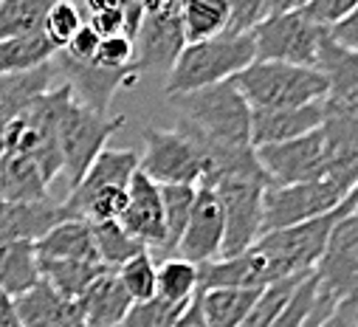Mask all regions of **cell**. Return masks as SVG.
Masks as SVG:
<instances>
[{
	"instance_id": "4",
	"label": "cell",
	"mask_w": 358,
	"mask_h": 327,
	"mask_svg": "<svg viewBox=\"0 0 358 327\" xmlns=\"http://www.w3.org/2000/svg\"><path fill=\"white\" fill-rule=\"evenodd\" d=\"M355 209V192L347 195L333 212L308 220V223H296L288 228H277V231H265L251 249L259 252L268 263V271H271V279H291V277H302L310 274L324 252L330 228L336 226V220L347 212Z\"/></svg>"
},
{
	"instance_id": "36",
	"label": "cell",
	"mask_w": 358,
	"mask_h": 327,
	"mask_svg": "<svg viewBox=\"0 0 358 327\" xmlns=\"http://www.w3.org/2000/svg\"><path fill=\"white\" fill-rule=\"evenodd\" d=\"M82 26H85V20H82V12L73 0H57L43 20V34L51 40V45L57 51H62Z\"/></svg>"
},
{
	"instance_id": "20",
	"label": "cell",
	"mask_w": 358,
	"mask_h": 327,
	"mask_svg": "<svg viewBox=\"0 0 358 327\" xmlns=\"http://www.w3.org/2000/svg\"><path fill=\"white\" fill-rule=\"evenodd\" d=\"M324 122V99L288 110H251V147L299 138Z\"/></svg>"
},
{
	"instance_id": "6",
	"label": "cell",
	"mask_w": 358,
	"mask_h": 327,
	"mask_svg": "<svg viewBox=\"0 0 358 327\" xmlns=\"http://www.w3.org/2000/svg\"><path fill=\"white\" fill-rule=\"evenodd\" d=\"M124 127V116H108L94 108L82 105L68 96L59 113L57 124V144H59V161H62V178L68 189L79 184V178L87 173L94 158L108 147V138Z\"/></svg>"
},
{
	"instance_id": "41",
	"label": "cell",
	"mask_w": 358,
	"mask_h": 327,
	"mask_svg": "<svg viewBox=\"0 0 358 327\" xmlns=\"http://www.w3.org/2000/svg\"><path fill=\"white\" fill-rule=\"evenodd\" d=\"M87 26H91L99 40L105 37H127L124 34V15L122 9H105V12H91V17H87Z\"/></svg>"
},
{
	"instance_id": "31",
	"label": "cell",
	"mask_w": 358,
	"mask_h": 327,
	"mask_svg": "<svg viewBox=\"0 0 358 327\" xmlns=\"http://www.w3.org/2000/svg\"><path fill=\"white\" fill-rule=\"evenodd\" d=\"M54 3L57 0H3L0 3V40L40 31Z\"/></svg>"
},
{
	"instance_id": "17",
	"label": "cell",
	"mask_w": 358,
	"mask_h": 327,
	"mask_svg": "<svg viewBox=\"0 0 358 327\" xmlns=\"http://www.w3.org/2000/svg\"><path fill=\"white\" fill-rule=\"evenodd\" d=\"M138 170V152L136 150H119V147H105L94 164L87 167V173L79 178V184L68 192V198L59 203L68 220H76L79 206L99 189L108 187H127L133 173Z\"/></svg>"
},
{
	"instance_id": "22",
	"label": "cell",
	"mask_w": 358,
	"mask_h": 327,
	"mask_svg": "<svg viewBox=\"0 0 358 327\" xmlns=\"http://www.w3.org/2000/svg\"><path fill=\"white\" fill-rule=\"evenodd\" d=\"M76 302L85 313V327H116L133 305L113 268L99 274Z\"/></svg>"
},
{
	"instance_id": "19",
	"label": "cell",
	"mask_w": 358,
	"mask_h": 327,
	"mask_svg": "<svg viewBox=\"0 0 358 327\" xmlns=\"http://www.w3.org/2000/svg\"><path fill=\"white\" fill-rule=\"evenodd\" d=\"M274 285L268 263L259 252L248 249L234 257H220L215 263L198 266V293L215 288H240V291H259Z\"/></svg>"
},
{
	"instance_id": "30",
	"label": "cell",
	"mask_w": 358,
	"mask_h": 327,
	"mask_svg": "<svg viewBox=\"0 0 358 327\" xmlns=\"http://www.w3.org/2000/svg\"><path fill=\"white\" fill-rule=\"evenodd\" d=\"M155 296L166 302H192L198 296V266L181 257H166L155 266Z\"/></svg>"
},
{
	"instance_id": "21",
	"label": "cell",
	"mask_w": 358,
	"mask_h": 327,
	"mask_svg": "<svg viewBox=\"0 0 358 327\" xmlns=\"http://www.w3.org/2000/svg\"><path fill=\"white\" fill-rule=\"evenodd\" d=\"M62 220L68 217L51 198L37 203H0V240L37 242Z\"/></svg>"
},
{
	"instance_id": "40",
	"label": "cell",
	"mask_w": 358,
	"mask_h": 327,
	"mask_svg": "<svg viewBox=\"0 0 358 327\" xmlns=\"http://www.w3.org/2000/svg\"><path fill=\"white\" fill-rule=\"evenodd\" d=\"M96 48H99V34L91 29V26H82L73 37H71V43L62 48V54L68 57V59H73V62H82V65H91L94 62V54H96Z\"/></svg>"
},
{
	"instance_id": "11",
	"label": "cell",
	"mask_w": 358,
	"mask_h": 327,
	"mask_svg": "<svg viewBox=\"0 0 358 327\" xmlns=\"http://www.w3.org/2000/svg\"><path fill=\"white\" fill-rule=\"evenodd\" d=\"M248 34L254 43V59L313 68L324 29H316L299 12H285L265 17Z\"/></svg>"
},
{
	"instance_id": "18",
	"label": "cell",
	"mask_w": 358,
	"mask_h": 327,
	"mask_svg": "<svg viewBox=\"0 0 358 327\" xmlns=\"http://www.w3.org/2000/svg\"><path fill=\"white\" fill-rule=\"evenodd\" d=\"M15 316L20 327H85L79 302L65 299L43 279L15 296Z\"/></svg>"
},
{
	"instance_id": "16",
	"label": "cell",
	"mask_w": 358,
	"mask_h": 327,
	"mask_svg": "<svg viewBox=\"0 0 358 327\" xmlns=\"http://www.w3.org/2000/svg\"><path fill=\"white\" fill-rule=\"evenodd\" d=\"M122 228L138 240L144 249H164V209L158 184H152L144 173H133L127 184V206L119 217Z\"/></svg>"
},
{
	"instance_id": "29",
	"label": "cell",
	"mask_w": 358,
	"mask_h": 327,
	"mask_svg": "<svg viewBox=\"0 0 358 327\" xmlns=\"http://www.w3.org/2000/svg\"><path fill=\"white\" fill-rule=\"evenodd\" d=\"M195 192H198V187H192V184H164V187H158L161 209H164V252H175L178 240H181V234H184V226L189 220Z\"/></svg>"
},
{
	"instance_id": "39",
	"label": "cell",
	"mask_w": 358,
	"mask_h": 327,
	"mask_svg": "<svg viewBox=\"0 0 358 327\" xmlns=\"http://www.w3.org/2000/svg\"><path fill=\"white\" fill-rule=\"evenodd\" d=\"M96 68H105V71H122V68H130L133 65V40L127 37H105L99 40V48L94 54V62Z\"/></svg>"
},
{
	"instance_id": "42",
	"label": "cell",
	"mask_w": 358,
	"mask_h": 327,
	"mask_svg": "<svg viewBox=\"0 0 358 327\" xmlns=\"http://www.w3.org/2000/svg\"><path fill=\"white\" fill-rule=\"evenodd\" d=\"M324 31H327V37H330L336 45L350 48V51H355V48H358V17H355V12H352V15H347L344 20H338L336 26L324 29Z\"/></svg>"
},
{
	"instance_id": "26",
	"label": "cell",
	"mask_w": 358,
	"mask_h": 327,
	"mask_svg": "<svg viewBox=\"0 0 358 327\" xmlns=\"http://www.w3.org/2000/svg\"><path fill=\"white\" fill-rule=\"evenodd\" d=\"M54 54H57V48L43 34V29L31 31V34L0 40V76L23 73V71H34L40 65H48L54 59Z\"/></svg>"
},
{
	"instance_id": "28",
	"label": "cell",
	"mask_w": 358,
	"mask_h": 327,
	"mask_svg": "<svg viewBox=\"0 0 358 327\" xmlns=\"http://www.w3.org/2000/svg\"><path fill=\"white\" fill-rule=\"evenodd\" d=\"M262 291V288H259ZM259 291H240V288H215L198 293L201 313L206 327H237L248 307L257 302Z\"/></svg>"
},
{
	"instance_id": "46",
	"label": "cell",
	"mask_w": 358,
	"mask_h": 327,
	"mask_svg": "<svg viewBox=\"0 0 358 327\" xmlns=\"http://www.w3.org/2000/svg\"><path fill=\"white\" fill-rule=\"evenodd\" d=\"M330 310H333L330 305H324V302H319V299H316V302H313V310H310V316H308V321H305V327H316L322 319H327V316H330Z\"/></svg>"
},
{
	"instance_id": "1",
	"label": "cell",
	"mask_w": 358,
	"mask_h": 327,
	"mask_svg": "<svg viewBox=\"0 0 358 327\" xmlns=\"http://www.w3.org/2000/svg\"><path fill=\"white\" fill-rule=\"evenodd\" d=\"M169 108L178 113V124L195 141L217 147H251V108L234 88V82L166 96Z\"/></svg>"
},
{
	"instance_id": "9",
	"label": "cell",
	"mask_w": 358,
	"mask_h": 327,
	"mask_svg": "<svg viewBox=\"0 0 358 327\" xmlns=\"http://www.w3.org/2000/svg\"><path fill=\"white\" fill-rule=\"evenodd\" d=\"M316 299L336 307L341 299L355 296L358 282V215H341L330 228L327 245L313 268Z\"/></svg>"
},
{
	"instance_id": "49",
	"label": "cell",
	"mask_w": 358,
	"mask_h": 327,
	"mask_svg": "<svg viewBox=\"0 0 358 327\" xmlns=\"http://www.w3.org/2000/svg\"><path fill=\"white\" fill-rule=\"evenodd\" d=\"M136 3L141 6L144 15H155V12H161V9L169 3V0H136Z\"/></svg>"
},
{
	"instance_id": "24",
	"label": "cell",
	"mask_w": 358,
	"mask_h": 327,
	"mask_svg": "<svg viewBox=\"0 0 358 327\" xmlns=\"http://www.w3.org/2000/svg\"><path fill=\"white\" fill-rule=\"evenodd\" d=\"M37 282H40V268H37L34 242L0 240V288L15 299Z\"/></svg>"
},
{
	"instance_id": "15",
	"label": "cell",
	"mask_w": 358,
	"mask_h": 327,
	"mask_svg": "<svg viewBox=\"0 0 358 327\" xmlns=\"http://www.w3.org/2000/svg\"><path fill=\"white\" fill-rule=\"evenodd\" d=\"M54 71H59L65 76V85L71 88L73 99H79L82 105L94 108L99 113H108L113 96L124 88H133L138 76L133 68H122V71H105L96 65H82L68 59L62 51L54 54Z\"/></svg>"
},
{
	"instance_id": "2",
	"label": "cell",
	"mask_w": 358,
	"mask_h": 327,
	"mask_svg": "<svg viewBox=\"0 0 358 327\" xmlns=\"http://www.w3.org/2000/svg\"><path fill=\"white\" fill-rule=\"evenodd\" d=\"M231 82L251 110H288L327 96V79L316 68L288 62L254 59Z\"/></svg>"
},
{
	"instance_id": "3",
	"label": "cell",
	"mask_w": 358,
	"mask_h": 327,
	"mask_svg": "<svg viewBox=\"0 0 358 327\" xmlns=\"http://www.w3.org/2000/svg\"><path fill=\"white\" fill-rule=\"evenodd\" d=\"M251 62H254L251 34L223 31L212 40L189 43V45H184L175 65L169 68L166 82H164V94L175 96V94H189V91L217 85V82H226L234 73H240L243 68H248Z\"/></svg>"
},
{
	"instance_id": "34",
	"label": "cell",
	"mask_w": 358,
	"mask_h": 327,
	"mask_svg": "<svg viewBox=\"0 0 358 327\" xmlns=\"http://www.w3.org/2000/svg\"><path fill=\"white\" fill-rule=\"evenodd\" d=\"M113 271L133 302H144V299L155 296V260H152L150 249L138 252L136 257H130L127 263H122Z\"/></svg>"
},
{
	"instance_id": "43",
	"label": "cell",
	"mask_w": 358,
	"mask_h": 327,
	"mask_svg": "<svg viewBox=\"0 0 358 327\" xmlns=\"http://www.w3.org/2000/svg\"><path fill=\"white\" fill-rule=\"evenodd\" d=\"M316 327H358V316H355V296L341 299L327 319H322Z\"/></svg>"
},
{
	"instance_id": "35",
	"label": "cell",
	"mask_w": 358,
	"mask_h": 327,
	"mask_svg": "<svg viewBox=\"0 0 358 327\" xmlns=\"http://www.w3.org/2000/svg\"><path fill=\"white\" fill-rule=\"evenodd\" d=\"M187 307L189 302L181 305V302H166L161 296H152L144 302H133L116 327H172Z\"/></svg>"
},
{
	"instance_id": "33",
	"label": "cell",
	"mask_w": 358,
	"mask_h": 327,
	"mask_svg": "<svg viewBox=\"0 0 358 327\" xmlns=\"http://www.w3.org/2000/svg\"><path fill=\"white\" fill-rule=\"evenodd\" d=\"M305 277H308V274L291 277V279H280V282H274V285L262 288L259 296H257V302L248 307V313L243 316V321H240L237 327H271V321L280 316V310L288 305V299L294 296L296 285H299Z\"/></svg>"
},
{
	"instance_id": "5",
	"label": "cell",
	"mask_w": 358,
	"mask_h": 327,
	"mask_svg": "<svg viewBox=\"0 0 358 327\" xmlns=\"http://www.w3.org/2000/svg\"><path fill=\"white\" fill-rule=\"evenodd\" d=\"M71 88L57 85L29 102L0 136V152H17L40 164V170L45 178L54 184L62 173V161H59V144H57V124L62 105L68 102Z\"/></svg>"
},
{
	"instance_id": "44",
	"label": "cell",
	"mask_w": 358,
	"mask_h": 327,
	"mask_svg": "<svg viewBox=\"0 0 358 327\" xmlns=\"http://www.w3.org/2000/svg\"><path fill=\"white\" fill-rule=\"evenodd\" d=\"M172 327H206L203 313H201V302H198V296L189 302V307H187L181 316H178V321H175Z\"/></svg>"
},
{
	"instance_id": "27",
	"label": "cell",
	"mask_w": 358,
	"mask_h": 327,
	"mask_svg": "<svg viewBox=\"0 0 358 327\" xmlns=\"http://www.w3.org/2000/svg\"><path fill=\"white\" fill-rule=\"evenodd\" d=\"M178 12L187 45L212 40L229 26V0H178Z\"/></svg>"
},
{
	"instance_id": "14",
	"label": "cell",
	"mask_w": 358,
	"mask_h": 327,
	"mask_svg": "<svg viewBox=\"0 0 358 327\" xmlns=\"http://www.w3.org/2000/svg\"><path fill=\"white\" fill-rule=\"evenodd\" d=\"M220 252H223V215H220L217 195L212 187H198L189 220L184 226V234L178 240L172 257L203 266V263L220 260Z\"/></svg>"
},
{
	"instance_id": "47",
	"label": "cell",
	"mask_w": 358,
	"mask_h": 327,
	"mask_svg": "<svg viewBox=\"0 0 358 327\" xmlns=\"http://www.w3.org/2000/svg\"><path fill=\"white\" fill-rule=\"evenodd\" d=\"M127 0H85L87 12H105V9H122Z\"/></svg>"
},
{
	"instance_id": "32",
	"label": "cell",
	"mask_w": 358,
	"mask_h": 327,
	"mask_svg": "<svg viewBox=\"0 0 358 327\" xmlns=\"http://www.w3.org/2000/svg\"><path fill=\"white\" fill-rule=\"evenodd\" d=\"M94 231V242H96V254L99 263L105 268H119L122 263H127L130 257H136L138 252H144V245L138 240H133L119 220H105V223H91Z\"/></svg>"
},
{
	"instance_id": "13",
	"label": "cell",
	"mask_w": 358,
	"mask_h": 327,
	"mask_svg": "<svg viewBox=\"0 0 358 327\" xmlns=\"http://www.w3.org/2000/svg\"><path fill=\"white\" fill-rule=\"evenodd\" d=\"M184 29H181V12H178V0L155 12L144 15L136 37H133V71L141 79L144 73H169L178 54L184 51Z\"/></svg>"
},
{
	"instance_id": "48",
	"label": "cell",
	"mask_w": 358,
	"mask_h": 327,
	"mask_svg": "<svg viewBox=\"0 0 358 327\" xmlns=\"http://www.w3.org/2000/svg\"><path fill=\"white\" fill-rule=\"evenodd\" d=\"M308 0H274V12L271 15H285V12H299Z\"/></svg>"
},
{
	"instance_id": "23",
	"label": "cell",
	"mask_w": 358,
	"mask_h": 327,
	"mask_svg": "<svg viewBox=\"0 0 358 327\" xmlns=\"http://www.w3.org/2000/svg\"><path fill=\"white\" fill-rule=\"evenodd\" d=\"M37 257L45 260H79V263H99L96 242L91 223L85 220H62L45 237L34 242Z\"/></svg>"
},
{
	"instance_id": "10",
	"label": "cell",
	"mask_w": 358,
	"mask_h": 327,
	"mask_svg": "<svg viewBox=\"0 0 358 327\" xmlns=\"http://www.w3.org/2000/svg\"><path fill=\"white\" fill-rule=\"evenodd\" d=\"M138 173H144L152 184H201L203 161L195 141L181 127H147L144 130V152L138 155Z\"/></svg>"
},
{
	"instance_id": "7",
	"label": "cell",
	"mask_w": 358,
	"mask_h": 327,
	"mask_svg": "<svg viewBox=\"0 0 358 327\" xmlns=\"http://www.w3.org/2000/svg\"><path fill=\"white\" fill-rule=\"evenodd\" d=\"M352 192H355V187L341 184L336 178H322V181H308V184H288V187H265V195H262V234L316 220V217L333 212Z\"/></svg>"
},
{
	"instance_id": "37",
	"label": "cell",
	"mask_w": 358,
	"mask_h": 327,
	"mask_svg": "<svg viewBox=\"0 0 358 327\" xmlns=\"http://www.w3.org/2000/svg\"><path fill=\"white\" fill-rule=\"evenodd\" d=\"M274 0H229V34H248L257 23L271 17Z\"/></svg>"
},
{
	"instance_id": "45",
	"label": "cell",
	"mask_w": 358,
	"mask_h": 327,
	"mask_svg": "<svg viewBox=\"0 0 358 327\" xmlns=\"http://www.w3.org/2000/svg\"><path fill=\"white\" fill-rule=\"evenodd\" d=\"M0 327H20L15 316V299L0 288Z\"/></svg>"
},
{
	"instance_id": "25",
	"label": "cell",
	"mask_w": 358,
	"mask_h": 327,
	"mask_svg": "<svg viewBox=\"0 0 358 327\" xmlns=\"http://www.w3.org/2000/svg\"><path fill=\"white\" fill-rule=\"evenodd\" d=\"M37 268H40V279L48 282L57 293H62L65 299H79L91 282L105 274L108 268L102 263H79V260H45L37 257Z\"/></svg>"
},
{
	"instance_id": "8",
	"label": "cell",
	"mask_w": 358,
	"mask_h": 327,
	"mask_svg": "<svg viewBox=\"0 0 358 327\" xmlns=\"http://www.w3.org/2000/svg\"><path fill=\"white\" fill-rule=\"evenodd\" d=\"M257 164L265 173L271 187H288V184H308L330 178V147L324 138V130L316 127L299 138L280 141V144H262L254 147Z\"/></svg>"
},
{
	"instance_id": "50",
	"label": "cell",
	"mask_w": 358,
	"mask_h": 327,
	"mask_svg": "<svg viewBox=\"0 0 358 327\" xmlns=\"http://www.w3.org/2000/svg\"><path fill=\"white\" fill-rule=\"evenodd\" d=\"M0 3H3V0H0Z\"/></svg>"
},
{
	"instance_id": "12",
	"label": "cell",
	"mask_w": 358,
	"mask_h": 327,
	"mask_svg": "<svg viewBox=\"0 0 358 327\" xmlns=\"http://www.w3.org/2000/svg\"><path fill=\"white\" fill-rule=\"evenodd\" d=\"M265 181H220L215 195L223 215V252L220 257H234L248 252L262 234V195Z\"/></svg>"
},
{
	"instance_id": "38",
	"label": "cell",
	"mask_w": 358,
	"mask_h": 327,
	"mask_svg": "<svg viewBox=\"0 0 358 327\" xmlns=\"http://www.w3.org/2000/svg\"><path fill=\"white\" fill-rule=\"evenodd\" d=\"M358 9V0H308L299 15L316 29H330Z\"/></svg>"
}]
</instances>
